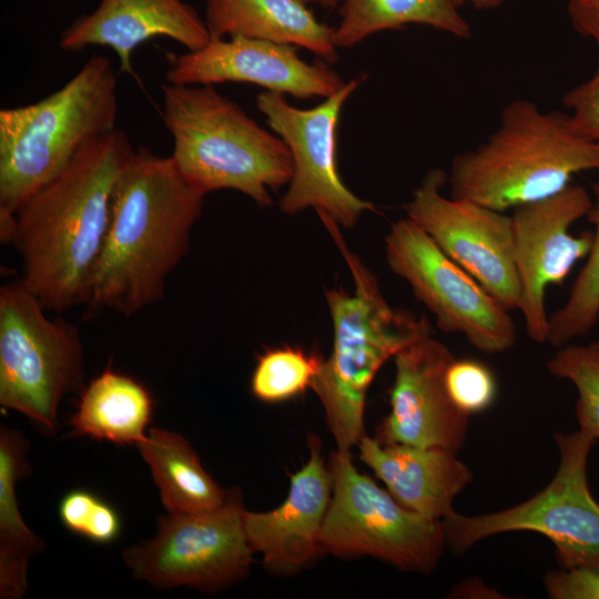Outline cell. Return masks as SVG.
I'll list each match as a JSON object with an SVG mask.
<instances>
[{
	"instance_id": "cell-28",
	"label": "cell",
	"mask_w": 599,
	"mask_h": 599,
	"mask_svg": "<svg viewBox=\"0 0 599 599\" xmlns=\"http://www.w3.org/2000/svg\"><path fill=\"white\" fill-rule=\"evenodd\" d=\"M58 515L67 530L94 544H111L122 531L119 511L88 489L68 491L59 501Z\"/></svg>"
},
{
	"instance_id": "cell-2",
	"label": "cell",
	"mask_w": 599,
	"mask_h": 599,
	"mask_svg": "<svg viewBox=\"0 0 599 599\" xmlns=\"http://www.w3.org/2000/svg\"><path fill=\"white\" fill-rule=\"evenodd\" d=\"M204 197L171 155L134 149L114 187L87 303L90 311L132 316L161 301L167 276L189 252Z\"/></svg>"
},
{
	"instance_id": "cell-16",
	"label": "cell",
	"mask_w": 599,
	"mask_h": 599,
	"mask_svg": "<svg viewBox=\"0 0 599 599\" xmlns=\"http://www.w3.org/2000/svg\"><path fill=\"white\" fill-rule=\"evenodd\" d=\"M454 358L432 332L394 356L390 412L377 427V440L440 447L457 454L467 435L469 415L454 405L446 390L445 373Z\"/></svg>"
},
{
	"instance_id": "cell-13",
	"label": "cell",
	"mask_w": 599,
	"mask_h": 599,
	"mask_svg": "<svg viewBox=\"0 0 599 599\" xmlns=\"http://www.w3.org/2000/svg\"><path fill=\"white\" fill-rule=\"evenodd\" d=\"M447 174L430 170L406 205L407 217L507 309H519L511 215L440 192Z\"/></svg>"
},
{
	"instance_id": "cell-21",
	"label": "cell",
	"mask_w": 599,
	"mask_h": 599,
	"mask_svg": "<svg viewBox=\"0 0 599 599\" xmlns=\"http://www.w3.org/2000/svg\"><path fill=\"white\" fill-rule=\"evenodd\" d=\"M153 412L149 389L109 366L80 393L77 409L69 418L70 434L136 446L146 436Z\"/></svg>"
},
{
	"instance_id": "cell-30",
	"label": "cell",
	"mask_w": 599,
	"mask_h": 599,
	"mask_svg": "<svg viewBox=\"0 0 599 599\" xmlns=\"http://www.w3.org/2000/svg\"><path fill=\"white\" fill-rule=\"evenodd\" d=\"M562 105L576 131L599 142V65L591 78L565 93Z\"/></svg>"
},
{
	"instance_id": "cell-20",
	"label": "cell",
	"mask_w": 599,
	"mask_h": 599,
	"mask_svg": "<svg viewBox=\"0 0 599 599\" xmlns=\"http://www.w3.org/2000/svg\"><path fill=\"white\" fill-rule=\"evenodd\" d=\"M211 39L244 35L304 48L326 63L338 60L334 28L301 0H204Z\"/></svg>"
},
{
	"instance_id": "cell-29",
	"label": "cell",
	"mask_w": 599,
	"mask_h": 599,
	"mask_svg": "<svg viewBox=\"0 0 599 599\" xmlns=\"http://www.w3.org/2000/svg\"><path fill=\"white\" fill-rule=\"evenodd\" d=\"M445 386L454 405L468 415L489 408L497 394L490 368L470 358L451 361L445 373Z\"/></svg>"
},
{
	"instance_id": "cell-22",
	"label": "cell",
	"mask_w": 599,
	"mask_h": 599,
	"mask_svg": "<svg viewBox=\"0 0 599 599\" xmlns=\"http://www.w3.org/2000/svg\"><path fill=\"white\" fill-rule=\"evenodd\" d=\"M29 443L7 425L0 427V598L20 599L28 589L29 559L42 551L44 540L23 521L17 483L30 474Z\"/></svg>"
},
{
	"instance_id": "cell-4",
	"label": "cell",
	"mask_w": 599,
	"mask_h": 599,
	"mask_svg": "<svg viewBox=\"0 0 599 599\" xmlns=\"http://www.w3.org/2000/svg\"><path fill=\"white\" fill-rule=\"evenodd\" d=\"M116 78L92 54L44 99L0 111V238L10 243L20 207L91 140L115 130Z\"/></svg>"
},
{
	"instance_id": "cell-27",
	"label": "cell",
	"mask_w": 599,
	"mask_h": 599,
	"mask_svg": "<svg viewBox=\"0 0 599 599\" xmlns=\"http://www.w3.org/2000/svg\"><path fill=\"white\" fill-rule=\"evenodd\" d=\"M547 368L555 377L575 385L579 429L591 434L599 443V342L559 347L548 361Z\"/></svg>"
},
{
	"instance_id": "cell-31",
	"label": "cell",
	"mask_w": 599,
	"mask_h": 599,
	"mask_svg": "<svg viewBox=\"0 0 599 599\" xmlns=\"http://www.w3.org/2000/svg\"><path fill=\"white\" fill-rule=\"evenodd\" d=\"M545 588L552 599H599V564L549 571Z\"/></svg>"
},
{
	"instance_id": "cell-19",
	"label": "cell",
	"mask_w": 599,
	"mask_h": 599,
	"mask_svg": "<svg viewBox=\"0 0 599 599\" xmlns=\"http://www.w3.org/2000/svg\"><path fill=\"white\" fill-rule=\"evenodd\" d=\"M359 458L404 507L441 520L455 497L471 481V470L456 454L440 447L384 444L365 435L357 444Z\"/></svg>"
},
{
	"instance_id": "cell-9",
	"label": "cell",
	"mask_w": 599,
	"mask_h": 599,
	"mask_svg": "<svg viewBox=\"0 0 599 599\" xmlns=\"http://www.w3.org/2000/svg\"><path fill=\"white\" fill-rule=\"evenodd\" d=\"M332 496L321 544L337 557L370 556L399 569L428 573L446 545L441 520L400 505L355 467L351 450L331 453Z\"/></svg>"
},
{
	"instance_id": "cell-15",
	"label": "cell",
	"mask_w": 599,
	"mask_h": 599,
	"mask_svg": "<svg viewBox=\"0 0 599 599\" xmlns=\"http://www.w3.org/2000/svg\"><path fill=\"white\" fill-rule=\"evenodd\" d=\"M297 47L244 35L211 39L203 48L169 54L167 83L245 82L295 98H329L345 82L324 61L307 63Z\"/></svg>"
},
{
	"instance_id": "cell-8",
	"label": "cell",
	"mask_w": 599,
	"mask_h": 599,
	"mask_svg": "<svg viewBox=\"0 0 599 599\" xmlns=\"http://www.w3.org/2000/svg\"><path fill=\"white\" fill-rule=\"evenodd\" d=\"M559 465L538 494L510 508L485 515L451 511L441 519L446 545L464 551L484 538L534 531L555 546L561 568L599 564V504L590 493L588 457L596 438L581 429L554 435Z\"/></svg>"
},
{
	"instance_id": "cell-1",
	"label": "cell",
	"mask_w": 599,
	"mask_h": 599,
	"mask_svg": "<svg viewBox=\"0 0 599 599\" xmlns=\"http://www.w3.org/2000/svg\"><path fill=\"white\" fill-rule=\"evenodd\" d=\"M133 151L119 129L89 141L17 212L10 243L20 281L48 312L88 303L114 187Z\"/></svg>"
},
{
	"instance_id": "cell-33",
	"label": "cell",
	"mask_w": 599,
	"mask_h": 599,
	"mask_svg": "<svg viewBox=\"0 0 599 599\" xmlns=\"http://www.w3.org/2000/svg\"><path fill=\"white\" fill-rule=\"evenodd\" d=\"M506 0H455L456 4L460 8L464 4H470L474 9L486 11L500 8Z\"/></svg>"
},
{
	"instance_id": "cell-11",
	"label": "cell",
	"mask_w": 599,
	"mask_h": 599,
	"mask_svg": "<svg viewBox=\"0 0 599 599\" xmlns=\"http://www.w3.org/2000/svg\"><path fill=\"white\" fill-rule=\"evenodd\" d=\"M385 256L393 273L435 316L439 329L461 334L486 354H500L516 344L510 311L408 217L392 225Z\"/></svg>"
},
{
	"instance_id": "cell-23",
	"label": "cell",
	"mask_w": 599,
	"mask_h": 599,
	"mask_svg": "<svg viewBox=\"0 0 599 599\" xmlns=\"http://www.w3.org/2000/svg\"><path fill=\"white\" fill-rule=\"evenodd\" d=\"M136 447L151 469L166 511L201 512L226 501L229 491L207 474L182 435L152 427Z\"/></svg>"
},
{
	"instance_id": "cell-6",
	"label": "cell",
	"mask_w": 599,
	"mask_h": 599,
	"mask_svg": "<svg viewBox=\"0 0 599 599\" xmlns=\"http://www.w3.org/2000/svg\"><path fill=\"white\" fill-rule=\"evenodd\" d=\"M162 119L171 158L203 194L231 189L262 207L270 190L290 184L294 165L286 143L262 128L214 85H162Z\"/></svg>"
},
{
	"instance_id": "cell-3",
	"label": "cell",
	"mask_w": 599,
	"mask_h": 599,
	"mask_svg": "<svg viewBox=\"0 0 599 599\" xmlns=\"http://www.w3.org/2000/svg\"><path fill=\"white\" fill-rule=\"evenodd\" d=\"M590 170L599 171V142L577 132L568 113L516 99L485 142L453 159L447 182L450 196L506 212L552 196Z\"/></svg>"
},
{
	"instance_id": "cell-24",
	"label": "cell",
	"mask_w": 599,
	"mask_h": 599,
	"mask_svg": "<svg viewBox=\"0 0 599 599\" xmlns=\"http://www.w3.org/2000/svg\"><path fill=\"white\" fill-rule=\"evenodd\" d=\"M455 0H344L334 28L337 48H353L367 37L422 24L457 39L473 38V28Z\"/></svg>"
},
{
	"instance_id": "cell-10",
	"label": "cell",
	"mask_w": 599,
	"mask_h": 599,
	"mask_svg": "<svg viewBox=\"0 0 599 599\" xmlns=\"http://www.w3.org/2000/svg\"><path fill=\"white\" fill-rule=\"evenodd\" d=\"M241 497L235 490L219 508L169 512L156 535L126 548L123 559L138 579L160 589L179 586L219 591L245 577L252 549L246 539Z\"/></svg>"
},
{
	"instance_id": "cell-14",
	"label": "cell",
	"mask_w": 599,
	"mask_h": 599,
	"mask_svg": "<svg viewBox=\"0 0 599 599\" xmlns=\"http://www.w3.org/2000/svg\"><path fill=\"white\" fill-rule=\"evenodd\" d=\"M592 205L588 191L571 183L561 192L512 210L515 263L520 285L519 309L526 332L546 343L548 319L546 290L560 285L577 262L587 257L592 232L570 233Z\"/></svg>"
},
{
	"instance_id": "cell-5",
	"label": "cell",
	"mask_w": 599,
	"mask_h": 599,
	"mask_svg": "<svg viewBox=\"0 0 599 599\" xmlns=\"http://www.w3.org/2000/svg\"><path fill=\"white\" fill-rule=\"evenodd\" d=\"M319 219L351 271L355 291H325L333 348L312 389L322 403L337 449L351 450L366 435L365 400L378 370L403 347L432 329L426 317L390 306L376 276L347 247L339 225L329 217Z\"/></svg>"
},
{
	"instance_id": "cell-7",
	"label": "cell",
	"mask_w": 599,
	"mask_h": 599,
	"mask_svg": "<svg viewBox=\"0 0 599 599\" xmlns=\"http://www.w3.org/2000/svg\"><path fill=\"white\" fill-rule=\"evenodd\" d=\"M45 312L20 280L1 286L0 405L54 433L63 397L85 387V363L78 328Z\"/></svg>"
},
{
	"instance_id": "cell-18",
	"label": "cell",
	"mask_w": 599,
	"mask_h": 599,
	"mask_svg": "<svg viewBox=\"0 0 599 599\" xmlns=\"http://www.w3.org/2000/svg\"><path fill=\"white\" fill-rule=\"evenodd\" d=\"M154 37H166L187 51L206 45L211 35L195 8L184 0H100L90 13L75 19L61 34L60 47L80 51L106 45L119 59V71L134 75L133 51Z\"/></svg>"
},
{
	"instance_id": "cell-12",
	"label": "cell",
	"mask_w": 599,
	"mask_h": 599,
	"mask_svg": "<svg viewBox=\"0 0 599 599\" xmlns=\"http://www.w3.org/2000/svg\"><path fill=\"white\" fill-rule=\"evenodd\" d=\"M363 80L364 77H358L346 82L312 109L295 108L284 94L268 90L256 97L257 109L286 143L293 160L294 174L280 201L282 212L292 215L313 207L318 216L351 229L364 212L376 210L372 202L359 199L344 184L336 161L342 108Z\"/></svg>"
},
{
	"instance_id": "cell-34",
	"label": "cell",
	"mask_w": 599,
	"mask_h": 599,
	"mask_svg": "<svg viewBox=\"0 0 599 599\" xmlns=\"http://www.w3.org/2000/svg\"><path fill=\"white\" fill-rule=\"evenodd\" d=\"M305 4H316L325 9L339 7L344 0H301Z\"/></svg>"
},
{
	"instance_id": "cell-25",
	"label": "cell",
	"mask_w": 599,
	"mask_h": 599,
	"mask_svg": "<svg viewBox=\"0 0 599 599\" xmlns=\"http://www.w3.org/2000/svg\"><path fill=\"white\" fill-rule=\"evenodd\" d=\"M592 193L587 214L595 227L591 248L565 304L548 319L547 343L558 348L587 335L599 319V181L592 184Z\"/></svg>"
},
{
	"instance_id": "cell-32",
	"label": "cell",
	"mask_w": 599,
	"mask_h": 599,
	"mask_svg": "<svg viewBox=\"0 0 599 599\" xmlns=\"http://www.w3.org/2000/svg\"><path fill=\"white\" fill-rule=\"evenodd\" d=\"M567 14L575 31L599 47V0H568Z\"/></svg>"
},
{
	"instance_id": "cell-26",
	"label": "cell",
	"mask_w": 599,
	"mask_h": 599,
	"mask_svg": "<svg viewBox=\"0 0 599 599\" xmlns=\"http://www.w3.org/2000/svg\"><path fill=\"white\" fill-rule=\"evenodd\" d=\"M324 358L298 346L284 345L265 351L251 377V392L264 403H282L312 388Z\"/></svg>"
},
{
	"instance_id": "cell-17",
	"label": "cell",
	"mask_w": 599,
	"mask_h": 599,
	"mask_svg": "<svg viewBox=\"0 0 599 599\" xmlns=\"http://www.w3.org/2000/svg\"><path fill=\"white\" fill-rule=\"evenodd\" d=\"M308 444L309 457L291 475L284 501L268 511L243 514L248 545L263 556L265 567L272 571H296L323 550L321 536L332 483L317 437H311Z\"/></svg>"
}]
</instances>
